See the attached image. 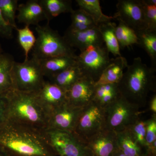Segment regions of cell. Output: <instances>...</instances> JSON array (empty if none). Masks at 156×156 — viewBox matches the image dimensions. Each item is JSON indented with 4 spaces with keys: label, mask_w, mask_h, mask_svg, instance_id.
<instances>
[{
    "label": "cell",
    "mask_w": 156,
    "mask_h": 156,
    "mask_svg": "<svg viewBox=\"0 0 156 156\" xmlns=\"http://www.w3.org/2000/svg\"><path fill=\"white\" fill-rule=\"evenodd\" d=\"M7 104V123L45 132L48 129L50 112L36 92L12 88L3 94Z\"/></svg>",
    "instance_id": "cell-1"
},
{
    "label": "cell",
    "mask_w": 156,
    "mask_h": 156,
    "mask_svg": "<svg viewBox=\"0 0 156 156\" xmlns=\"http://www.w3.org/2000/svg\"><path fill=\"white\" fill-rule=\"evenodd\" d=\"M0 146L11 156H58L45 132L10 123L0 131Z\"/></svg>",
    "instance_id": "cell-2"
},
{
    "label": "cell",
    "mask_w": 156,
    "mask_h": 156,
    "mask_svg": "<svg viewBox=\"0 0 156 156\" xmlns=\"http://www.w3.org/2000/svg\"><path fill=\"white\" fill-rule=\"evenodd\" d=\"M155 72L140 57L134 58L118 83L121 95L140 108L144 107L150 92H156Z\"/></svg>",
    "instance_id": "cell-3"
},
{
    "label": "cell",
    "mask_w": 156,
    "mask_h": 156,
    "mask_svg": "<svg viewBox=\"0 0 156 156\" xmlns=\"http://www.w3.org/2000/svg\"><path fill=\"white\" fill-rule=\"evenodd\" d=\"M35 30L37 37L32 49V57L42 60L57 56H77L63 37L50 27L49 22L36 26Z\"/></svg>",
    "instance_id": "cell-4"
},
{
    "label": "cell",
    "mask_w": 156,
    "mask_h": 156,
    "mask_svg": "<svg viewBox=\"0 0 156 156\" xmlns=\"http://www.w3.org/2000/svg\"><path fill=\"white\" fill-rule=\"evenodd\" d=\"M38 59L34 57L22 62L14 61L11 70L12 88L27 92H36L45 82Z\"/></svg>",
    "instance_id": "cell-5"
},
{
    "label": "cell",
    "mask_w": 156,
    "mask_h": 156,
    "mask_svg": "<svg viewBox=\"0 0 156 156\" xmlns=\"http://www.w3.org/2000/svg\"><path fill=\"white\" fill-rule=\"evenodd\" d=\"M140 109L120 95L104 108L105 129L115 133L128 129L140 119Z\"/></svg>",
    "instance_id": "cell-6"
},
{
    "label": "cell",
    "mask_w": 156,
    "mask_h": 156,
    "mask_svg": "<svg viewBox=\"0 0 156 156\" xmlns=\"http://www.w3.org/2000/svg\"><path fill=\"white\" fill-rule=\"evenodd\" d=\"M45 134L58 156H94L87 144L73 132L48 129Z\"/></svg>",
    "instance_id": "cell-7"
},
{
    "label": "cell",
    "mask_w": 156,
    "mask_h": 156,
    "mask_svg": "<svg viewBox=\"0 0 156 156\" xmlns=\"http://www.w3.org/2000/svg\"><path fill=\"white\" fill-rule=\"evenodd\" d=\"M105 129V110L91 101L83 108L73 133L87 144L92 136Z\"/></svg>",
    "instance_id": "cell-8"
},
{
    "label": "cell",
    "mask_w": 156,
    "mask_h": 156,
    "mask_svg": "<svg viewBox=\"0 0 156 156\" xmlns=\"http://www.w3.org/2000/svg\"><path fill=\"white\" fill-rule=\"evenodd\" d=\"M106 47L90 46L77 56V65L83 75L98 81L110 61Z\"/></svg>",
    "instance_id": "cell-9"
},
{
    "label": "cell",
    "mask_w": 156,
    "mask_h": 156,
    "mask_svg": "<svg viewBox=\"0 0 156 156\" xmlns=\"http://www.w3.org/2000/svg\"><path fill=\"white\" fill-rule=\"evenodd\" d=\"M115 19L124 23L135 31L147 30L142 0H119Z\"/></svg>",
    "instance_id": "cell-10"
},
{
    "label": "cell",
    "mask_w": 156,
    "mask_h": 156,
    "mask_svg": "<svg viewBox=\"0 0 156 156\" xmlns=\"http://www.w3.org/2000/svg\"><path fill=\"white\" fill-rule=\"evenodd\" d=\"M83 108L67 102L54 109L50 113L48 129L73 132Z\"/></svg>",
    "instance_id": "cell-11"
},
{
    "label": "cell",
    "mask_w": 156,
    "mask_h": 156,
    "mask_svg": "<svg viewBox=\"0 0 156 156\" xmlns=\"http://www.w3.org/2000/svg\"><path fill=\"white\" fill-rule=\"evenodd\" d=\"M95 87L92 79L83 75L66 92L67 102L77 107H85L92 101Z\"/></svg>",
    "instance_id": "cell-12"
},
{
    "label": "cell",
    "mask_w": 156,
    "mask_h": 156,
    "mask_svg": "<svg viewBox=\"0 0 156 156\" xmlns=\"http://www.w3.org/2000/svg\"><path fill=\"white\" fill-rule=\"evenodd\" d=\"M63 37L71 48H77L81 52L90 46H102L104 44L98 26L83 31L66 30Z\"/></svg>",
    "instance_id": "cell-13"
},
{
    "label": "cell",
    "mask_w": 156,
    "mask_h": 156,
    "mask_svg": "<svg viewBox=\"0 0 156 156\" xmlns=\"http://www.w3.org/2000/svg\"><path fill=\"white\" fill-rule=\"evenodd\" d=\"M94 156H112L118 149L116 133L104 129L87 141Z\"/></svg>",
    "instance_id": "cell-14"
},
{
    "label": "cell",
    "mask_w": 156,
    "mask_h": 156,
    "mask_svg": "<svg viewBox=\"0 0 156 156\" xmlns=\"http://www.w3.org/2000/svg\"><path fill=\"white\" fill-rule=\"evenodd\" d=\"M36 93L39 100L50 113L54 109L67 102L65 91L50 81H45Z\"/></svg>",
    "instance_id": "cell-15"
},
{
    "label": "cell",
    "mask_w": 156,
    "mask_h": 156,
    "mask_svg": "<svg viewBox=\"0 0 156 156\" xmlns=\"http://www.w3.org/2000/svg\"><path fill=\"white\" fill-rule=\"evenodd\" d=\"M18 14L16 19L20 23L25 26H37L43 20L48 22V16L39 0H29L24 4L18 5Z\"/></svg>",
    "instance_id": "cell-16"
},
{
    "label": "cell",
    "mask_w": 156,
    "mask_h": 156,
    "mask_svg": "<svg viewBox=\"0 0 156 156\" xmlns=\"http://www.w3.org/2000/svg\"><path fill=\"white\" fill-rule=\"evenodd\" d=\"M128 66L127 59L123 56L111 58L108 65L95 84L118 83L122 77L124 69Z\"/></svg>",
    "instance_id": "cell-17"
},
{
    "label": "cell",
    "mask_w": 156,
    "mask_h": 156,
    "mask_svg": "<svg viewBox=\"0 0 156 156\" xmlns=\"http://www.w3.org/2000/svg\"><path fill=\"white\" fill-rule=\"evenodd\" d=\"M76 57L57 56L39 61L44 76L50 79L68 68L76 65Z\"/></svg>",
    "instance_id": "cell-18"
},
{
    "label": "cell",
    "mask_w": 156,
    "mask_h": 156,
    "mask_svg": "<svg viewBox=\"0 0 156 156\" xmlns=\"http://www.w3.org/2000/svg\"><path fill=\"white\" fill-rule=\"evenodd\" d=\"M116 133L118 148L127 156H147L129 129Z\"/></svg>",
    "instance_id": "cell-19"
},
{
    "label": "cell",
    "mask_w": 156,
    "mask_h": 156,
    "mask_svg": "<svg viewBox=\"0 0 156 156\" xmlns=\"http://www.w3.org/2000/svg\"><path fill=\"white\" fill-rule=\"evenodd\" d=\"M83 76L77 65L68 68L50 79L53 83L66 92Z\"/></svg>",
    "instance_id": "cell-20"
},
{
    "label": "cell",
    "mask_w": 156,
    "mask_h": 156,
    "mask_svg": "<svg viewBox=\"0 0 156 156\" xmlns=\"http://www.w3.org/2000/svg\"><path fill=\"white\" fill-rule=\"evenodd\" d=\"M76 2L79 9L85 11L92 17L98 26L115 19L113 16H108L103 14L99 0H76Z\"/></svg>",
    "instance_id": "cell-21"
},
{
    "label": "cell",
    "mask_w": 156,
    "mask_h": 156,
    "mask_svg": "<svg viewBox=\"0 0 156 156\" xmlns=\"http://www.w3.org/2000/svg\"><path fill=\"white\" fill-rule=\"evenodd\" d=\"M138 38V44L144 49L151 58V68L156 70V32L147 30L136 31Z\"/></svg>",
    "instance_id": "cell-22"
},
{
    "label": "cell",
    "mask_w": 156,
    "mask_h": 156,
    "mask_svg": "<svg viewBox=\"0 0 156 156\" xmlns=\"http://www.w3.org/2000/svg\"><path fill=\"white\" fill-rule=\"evenodd\" d=\"M14 61L9 53L0 54V94H4L12 88L11 70Z\"/></svg>",
    "instance_id": "cell-23"
},
{
    "label": "cell",
    "mask_w": 156,
    "mask_h": 156,
    "mask_svg": "<svg viewBox=\"0 0 156 156\" xmlns=\"http://www.w3.org/2000/svg\"><path fill=\"white\" fill-rule=\"evenodd\" d=\"M116 26L115 23L109 21L99 24L98 27L109 53H112L115 56H120L122 55L119 45L115 34Z\"/></svg>",
    "instance_id": "cell-24"
},
{
    "label": "cell",
    "mask_w": 156,
    "mask_h": 156,
    "mask_svg": "<svg viewBox=\"0 0 156 156\" xmlns=\"http://www.w3.org/2000/svg\"><path fill=\"white\" fill-rule=\"evenodd\" d=\"M48 16V22L63 13H71L73 10L70 0H39Z\"/></svg>",
    "instance_id": "cell-25"
},
{
    "label": "cell",
    "mask_w": 156,
    "mask_h": 156,
    "mask_svg": "<svg viewBox=\"0 0 156 156\" xmlns=\"http://www.w3.org/2000/svg\"><path fill=\"white\" fill-rule=\"evenodd\" d=\"M72 23L67 30L73 32L83 31L97 27L92 17L85 11L79 9L71 13Z\"/></svg>",
    "instance_id": "cell-26"
},
{
    "label": "cell",
    "mask_w": 156,
    "mask_h": 156,
    "mask_svg": "<svg viewBox=\"0 0 156 156\" xmlns=\"http://www.w3.org/2000/svg\"><path fill=\"white\" fill-rule=\"evenodd\" d=\"M116 26L115 34L120 48L123 49L133 45L138 44V38L136 31L121 20Z\"/></svg>",
    "instance_id": "cell-27"
},
{
    "label": "cell",
    "mask_w": 156,
    "mask_h": 156,
    "mask_svg": "<svg viewBox=\"0 0 156 156\" xmlns=\"http://www.w3.org/2000/svg\"><path fill=\"white\" fill-rule=\"evenodd\" d=\"M17 33L18 43L24 51L25 59H29L30 52L33 49L35 44L37 38L30 26H25L23 28H17L15 30Z\"/></svg>",
    "instance_id": "cell-28"
},
{
    "label": "cell",
    "mask_w": 156,
    "mask_h": 156,
    "mask_svg": "<svg viewBox=\"0 0 156 156\" xmlns=\"http://www.w3.org/2000/svg\"><path fill=\"white\" fill-rule=\"evenodd\" d=\"M18 2V0H0V10L3 17L14 30L18 28L16 22Z\"/></svg>",
    "instance_id": "cell-29"
},
{
    "label": "cell",
    "mask_w": 156,
    "mask_h": 156,
    "mask_svg": "<svg viewBox=\"0 0 156 156\" xmlns=\"http://www.w3.org/2000/svg\"><path fill=\"white\" fill-rule=\"evenodd\" d=\"M146 126V120H141L140 118L128 129L131 131L137 143L145 151L147 154Z\"/></svg>",
    "instance_id": "cell-30"
},
{
    "label": "cell",
    "mask_w": 156,
    "mask_h": 156,
    "mask_svg": "<svg viewBox=\"0 0 156 156\" xmlns=\"http://www.w3.org/2000/svg\"><path fill=\"white\" fill-rule=\"evenodd\" d=\"M146 143L147 154L152 144L156 141V114H152L146 120Z\"/></svg>",
    "instance_id": "cell-31"
},
{
    "label": "cell",
    "mask_w": 156,
    "mask_h": 156,
    "mask_svg": "<svg viewBox=\"0 0 156 156\" xmlns=\"http://www.w3.org/2000/svg\"><path fill=\"white\" fill-rule=\"evenodd\" d=\"M147 30L156 32V5H148L142 0Z\"/></svg>",
    "instance_id": "cell-32"
},
{
    "label": "cell",
    "mask_w": 156,
    "mask_h": 156,
    "mask_svg": "<svg viewBox=\"0 0 156 156\" xmlns=\"http://www.w3.org/2000/svg\"><path fill=\"white\" fill-rule=\"evenodd\" d=\"M121 94L118 88L114 91H112L104 95L103 97H101L97 101H94L99 105L102 108H105L115 100Z\"/></svg>",
    "instance_id": "cell-33"
},
{
    "label": "cell",
    "mask_w": 156,
    "mask_h": 156,
    "mask_svg": "<svg viewBox=\"0 0 156 156\" xmlns=\"http://www.w3.org/2000/svg\"><path fill=\"white\" fill-rule=\"evenodd\" d=\"M14 29L4 19L0 10V36L4 38L10 39L13 37Z\"/></svg>",
    "instance_id": "cell-34"
},
{
    "label": "cell",
    "mask_w": 156,
    "mask_h": 156,
    "mask_svg": "<svg viewBox=\"0 0 156 156\" xmlns=\"http://www.w3.org/2000/svg\"><path fill=\"white\" fill-rule=\"evenodd\" d=\"M7 123V104L3 94H0V131Z\"/></svg>",
    "instance_id": "cell-35"
},
{
    "label": "cell",
    "mask_w": 156,
    "mask_h": 156,
    "mask_svg": "<svg viewBox=\"0 0 156 156\" xmlns=\"http://www.w3.org/2000/svg\"><path fill=\"white\" fill-rule=\"evenodd\" d=\"M149 110L152 114H156V94L151 98L149 103Z\"/></svg>",
    "instance_id": "cell-36"
},
{
    "label": "cell",
    "mask_w": 156,
    "mask_h": 156,
    "mask_svg": "<svg viewBox=\"0 0 156 156\" xmlns=\"http://www.w3.org/2000/svg\"><path fill=\"white\" fill-rule=\"evenodd\" d=\"M0 156H11L5 150L0 146Z\"/></svg>",
    "instance_id": "cell-37"
},
{
    "label": "cell",
    "mask_w": 156,
    "mask_h": 156,
    "mask_svg": "<svg viewBox=\"0 0 156 156\" xmlns=\"http://www.w3.org/2000/svg\"><path fill=\"white\" fill-rule=\"evenodd\" d=\"M112 156H127L122 151L120 150L119 148L115 151V152Z\"/></svg>",
    "instance_id": "cell-38"
},
{
    "label": "cell",
    "mask_w": 156,
    "mask_h": 156,
    "mask_svg": "<svg viewBox=\"0 0 156 156\" xmlns=\"http://www.w3.org/2000/svg\"><path fill=\"white\" fill-rule=\"evenodd\" d=\"M144 2L148 5H156V0H144Z\"/></svg>",
    "instance_id": "cell-39"
},
{
    "label": "cell",
    "mask_w": 156,
    "mask_h": 156,
    "mask_svg": "<svg viewBox=\"0 0 156 156\" xmlns=\"http://www.w3.org/2000/svg\"><path fill=\"white\" fill-rule=\"evenodd\" d=\"M3 53V50L2 48V45L0 44V54Z\"/></svg>",
    "instance_id": "cell-40"
}]
</instances>
